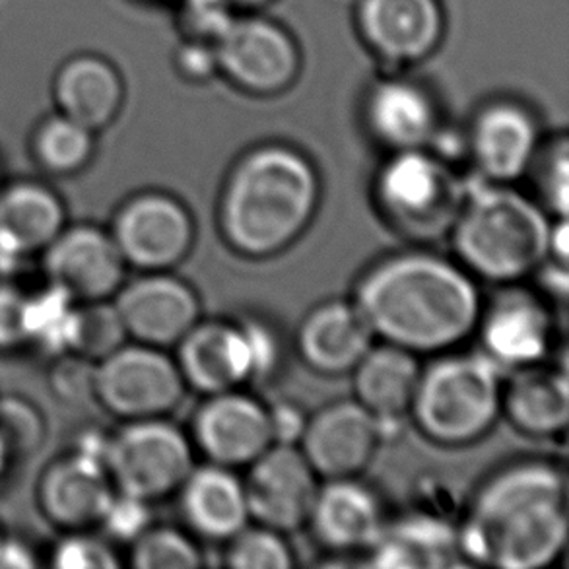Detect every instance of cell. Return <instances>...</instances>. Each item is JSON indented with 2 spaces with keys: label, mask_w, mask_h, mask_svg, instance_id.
<instances>
[{
  "label": "cell",
  "mask_w": 569,
  "mask_h": 569,
  "mask_svg": "<svg viewBox=\"0 0 569 569\" xmlns=\"http://www.w3.org/2000/svg\"><path fill=\"white\" fill-rule=\"evenodd\" d=\"M352 301L376 339L416 356L455 350L477 331L482 311L469 270L426 249L371 264Z\"/></svg>",
  "instance_id": "obj_1"
},
{
  "label": "cell",
  "mask_w": 569,
  "mask_h": 569,
  "mask_svg": "<svg viewBox=\"0 0 569 569\" xmlns=\"http://www.w3.org/2000/svg\"><path fill=\"white\" fill-rule=\"evenodd\" d=\"M568 527L566 470L545 459H525L478 486L457 535L470 566L545 569L566 552Z\"/></svg>",
  "instance_id": "obj_2"
},
{
  "label": "cell",
  "mask_w": 569,
  "mask_h": 569,
  "mask_svg": "<svg viewBox=\"0 0 569 569\" xmlns=\"http://www.w3.org/2000/svg\"><path fill=\"white\" fill-rule=\"evenodd\" d=\"M321 204V179L300 150L264 144L239 158L223 183L218 223L231 251L262 261L298 241Z\"/></svg>",
  "instance_id": "obj_3"
},
{
  "label": "cell",
  "mask_w": 569,
  "mask_h": 569,
  "mask_svg": "<svg viewBox=\"0 0 569 569\" xmlns=\"http://www.w3.org/2000/svg\"><path fill=\"white\" fill-rule=\"evenodd\" d=\"M550 214L503 183L470 186L449 238L462 269L493 284H517L550 257Z\"/></svg>",
  "instance_id": "obj_4"
},
{
  "label": "cell",
  "mask_w": 569,
  "mask_h": 569,
  "mask_svg": "<svg viewBox=\"0 0 569 569\" xmlns=\"http://www.w3.org/2000/svg\"><path fill=\"white\" fill-rule=\"evenodd\" d=\"M501 392L503 371L490 358L449 350L420 373L408 415L438 446H472L498 422Z\"/></svg>",
  "instance_id": "obj_5"
},
{
  "label": "cell",
  "mask_w": 569,
  "mask_h": 569,
  "mask_svg": "<svg viewBox=\"0 0 569 569\" xmlns=\"http://www.w3.org/2000/svg\"><path fill=\"white\" fill-rule=\"evenodd\" d=\"M470 183L430 148L392 152L379 170L373 199L387 226L416 243L449 238Z\"/></svg>",
  "instance_id": "obj_6"
},
{
  "label": "cell",
  "mask_w": 569,
  "mask_h": 569,
  "mask_svg": "<svg viewBox=\"0 0 569 569\" xmlns=\"http://www.w3.org/2000/svg\"><path fill=\"white\" fill-rule=\"evenodd\" d=\"M194 469V446L163 418L132 420L109 439L108 472L119 492L160 500L178 492Z\"/></svg>",
  "instance_id": "obj_7"
},
{
  "label": "cell",
  "mask_w": 569,
  "mask_h": 569,
  "mask_svg": "<svg viewBox=\"0 0 569 569\" xmlns=\"http://www.w3.org/2000/svg\"><path fill=\"white\" fill-rule=\"evenodd\" d=\"M186 389L178 363L162 348L121 347L96 368V395L113 415L129 420L170 415Z\"/></svg>",
  "instance_id": "obj_8"
},
{
  "label": "cell",
  "mask_w": 569,
  "mask_h": 569,
  "mask_svg": "<svg viewBox=\"0 0 569 569\" xmlns=\"http://www.w3.org/2000/svg\"><path fill=\"white\" fill-rule=\"evenodd\" d=\"M212 46L218 70L246 92H284L300 74V51L292 36L262 16H233Z\"/></svg>",
  "instance_id": "obj_9"
},
{
  "label": "cell",
  "mask_w": 569,
  "mask_h": 569,
  "mask_svg": "<svg viewBox=\"0 0 569 569\" xmlns=\"http://www.w3.org/2000/svg\"><path fill=\"white\" fill-rule=\"evenodd\" d=\"M194 220L168 192H144L117 214L116 239L124 262L147 272H168L187 259L194 243Z\"/></svg>",
  "instance_id": "obj_10"
},
{
  "label": "cell",
  "mask_w": 569,
  "mask_h": 569,
  "mask_svg": "<svg viewBox=\"0 0 569 569\" xmlns=\"http://www.w3.org/2000/svg\"><path fill=\"white\" fill-rule=\"evenodd\" d=\"M319 480L300 447L270 446L243 478L249 516L282 535L300 531L308 525Z\"/></svg>",
  "instance_id": "obj_11"
},
{
  "label": "cell",
  "mask_w": 569,
  "mask_h": 569,
  "mask_svg": "<svg viewBox=\"0 0 569 569\" xmlns=\"http://www.w3.org/2000/svg\"><path fill=\"white\" fill-rule=\"evenodd\" d=\"M475 332L480 337V352L506 373L547 360L555 342V319L537 293L506 284L480 311Z\"/></svg>",
  "instance_id": "obj_12"
},
{
  "label": "cell",
  "mask_w": 569,
  "mask_h": 569,
  "mask_svg": "<svg viewBox=\"0 0 569 569\" xmlns=\"http://www.w3.org/2000/svg\"><path fill=\"white\" fill-rule=\"evenodd\" d=\"M191 430L192 446L204 459L228 469L249 467L274 446L269 408L241 389L207 397Z\"/></svg>",
  "instance_id": "obj_13"
},
{
  "label": "cell",
  "mask_w": 569,
  "mask_h": 569,
  "mask_svg": "<svg viewBox=\"0 0 569 569\" xmlns=\"http://www.w3.org/2000/svg\"><path fill=\"white\" fill-rule=\"evenodd\" d=\"M381 439L378 420L358 400H337L308 418L298 447L317 477L337 480L360 477Z\"/></svg>",
  "instance_id": "obj_14"
},
{
  "label": "cell",
  "mask_w": 569,
  "mask_h": 569,
  "mask_svg": "<svg viewBox=\"0 0 569 569\" xmlns=\"http://www.w3.org/2000/svg\"><path fill=\"white\" fill-rule=\"evenodd\" d=\"M181 378L204 397L257 381L253 352L241 321H202L178 342Z\"/></svg>",
  "instance_id": "obj_15"
},
{
  "label": "cell",
  "mask_w": 569,
  "mask_h": 569,
  "mask_svg": "<svg viewBox=\"0 0 569 569\" xmlns=\"http://www.w3.org/2000/svg\"><path fill=\"white\" fill-rule=\"evenodd\" d=\"M127 335L139 345L178 347L200 321V300L191 286L168 272H148L119 293L116 303Z\"/></svg>",
  "instance_id": "obj_16"
},
{
  "label": "cell",
  "mask_w": 569,
  "mask_h": 569,
  "mask_svg": "<svg viewBox=\"0 0 569 569\" xmlns=\"http://www.w3.org/2000/svg\"><path fill=\"white\" fill-rule=\"evenodd\" d=\"M539 150V124L516 101L486 106L467 137V152L488 183H516L531 170Z\"/></svg>",
  "instance_id": "obj_17"
},
{
  "label": "cell",
  "mask_w": 569,
  "mask_h": 569,
  "mask_svg": "<svg viewBox=\"0 0 569 569\" xmlns=\"http://www.w3.org/2000/svg\"><path fill=\"white\" fill-rule=\"evenodd\" d=\"M385 523L383 501L360 477L325 480L308 519L317 542L332 555H366Z\"/></svg>",
  "instance_id": "obj_18"
},
{
  "label": "cell",
  "mask_w": 569,
  "mask_h": 569,
  "mask_svg": "<svg viewBox=\"0 0 569 569\" xmlns=\"http://www.w3.org/2000/svg\"><path fill=\"white\" fill-rule=\"evenodd\" d=\"M358 28L383 61L410 64L438 49L446 18L438 0H360Z\"/></svg>",
  "instance_id": "obj_19"
},
{
  "label": "cell",
  "mask_w": 569,
  "mask_h": 569,
  "mask_svg": "<svg viewBox=\"0 0 569 569\" xmlns=\"http://www.w3.org/2000/svg\"><path fill=\"white\" fill-rule=\"evenodd\" d=\"M124 264L113 236L86 226L59 233L47 253L53 286L72 300L98 301L111 296L123 282Z\"/></svg>",
  "instance_id": "obj_20"
},
{
  "label": "cell",
  "mask_w": 569,
  "mask_h": 569,
  "mask_svg": "<svg viewBox=\"0 0 569 569\" xmlns=\"http://www.w3.org/2000/svg\"><path fill=\"white\" fill-rule=\"evenodd\" d=\"M373 332L355 301H327L311 309L296 335V348L309 370L323 376L352 373L373 347Z\"/></svg>",
  "instance_id": "obj_21"
},
{
  "label": "cell",
  "mask_w": 569,
  "mask_h": 569,
  "mask_svg": "<svg viewBox=\"0 0 569 569\" xmlns=\"http://www.w3.org/2000/svg\"><path fill=\"white\" fill-rule=\"evenodd\" d=\"M366 566L381 569H451L462 560L457 527L443 517L412 511L387 519L376 545L366 552Z\"/></svg>",
  "instance_id": "obj_22"
},
{
  "label": "cell",
  "mask_w": 569,
  "mask_h": 569,
  "mask_svg": "<svg viewBox=\"0 0 569 569\" xmlns=\"http://www.w3.org/2000/svg\"><path fill=\"white\" fill-rule=\"evenodd\" d=\"M178 492L181 516L200 539L228 542L251 521L243 480L228 467L194 465Z\"/></svg>",
  "instance_id": "obj_23"
},
{
  "label": "cell",
  "mask_w": 569,
  "mask_h": 569,
  "mask_svg": "<svg viewBox=\"0 0 569 569\" xmlns=\"http://www.w3.org/2000/svg\"><path fill=\"white\" fill-rule=\"evenodd\" d=\"M371 134L391 152L430 148L439 132L436 103L423 88L402 78L379 82L366 103Z\"/></svg>",
  "instance_id": "obj_24"
},
{
  "label": "cell",
  "mask_w": 569,
  "mask_h": 569,
  "mask_svg": "<svg viewBox=\"0 0 569 569\" xmlns=\"http://www.w3.org/2000/svg\"><path fill=\"white\" fill-rule=\"evenodd\" d=\"M352 373L355 399L378 420L385 438L410 412L422 373L418 356L387 342L373 345Z\"/></svg>",
  "instance_id": "obj_25"
},
{
  "label": "cell",
  "mask_w": 569,
  "mask_h": 569,
  "mask_svg": "<svg viewBox=\"0 0 569 569\" xmlns=\"http://www.w3.org/2000/svg\"><path fill=\"white\" fill-rule=\"evenodd\" d=\"M54 101L61 116L100 131L123 106L124 86L111 62L98 54H77L54 77Z\"/></svg>",
  "instance_id": "obj_26"
},
{
  "label": "cell",
  "mask_w": 569,
  "mask_h": 569,
  "mask_svg": "<svg viewBox=\"0 0 569 569\" xmlns=\"http://www.w3.org/2000/svg\"><path fill=\"white\" fill-rule=\"evenodd\" d=\"M501 412L513 428L531 438H556L568 428L569 383L566 368L532 366L513 371L503 383Z\"/></svg>",
  "instance_id": "obj_27"
},
{
  "label": "cell",
  "mask_w": 569,
  "mask_h": 569,
  "mask_svg": "<svg viewBox=\"0 0 569 569\" xmlns=\"http://www.w3.org/2000/svg\"><path fill=\"white\" fill-rule=\"evenodd\" d=\"M111 500L108 467L78 453L49 470L41 488L47 516L62 527L100 521Z\"/></svg>",
  "instance_id": "obj_28"
},
{
  "label": "cell",
  "mask_w": 569,
  "mask_h": 569,
  "mask_svg": "<svg viewBox=\"0 0 569 569\" xmlns=\"http://www.w3.org/2000/svg\"><path fill=\"white\" fill-rule=\"evenodd\" d=\"M62 220L61 202L46 187L22 183L0 197V236L23 254L51 246Z\"/></svg>",
  "instance_id": "obj_29"
},
{
  "label": "cell",
  "mask_w": 569,
  "mask_h": 569,
  "mask_svg": "<svg viewBox=\"0 0 569 569\" xmlns=\"http://www.w3.org/2000/svg\"><path fill=\"white\" fill-rule=\"evenodd\" d=\"M72 298L61 288H49L36 298H26L23 335L51 355L69 350L70 329L74 319Z\"/></svg>",
  "instance_id": "obj_30"
},
{
  "label": "cell",
  "mask_w": 569,
  "mask_h": 569,
  "mask_svg": "<svg viewBox=\"0 0 569 569\" xmlns=\"http://www.w3.org/2000/svg\"><path fill=\"white\" fill-rule=\"evenodd\" d=\"M93 152V134L90 129L57 116L47 119L36 134V154L47 170L70 173L84 166Z\"/></svg>",
  "instance_id": "obj_31"
},
{
  "label": "cell",
  "mask_w": 569,
  "mask_h": 569,
  "mask_svg": "<svg viewBox=\"0 0 569 569\" xmlns=\"http://www.w3.org/2000/svg\"><path fill=\"white\" fill-rule=\"evenodd\" d=\"M127 339L123 319L116 306L90 301L86 308L74 309L70 329L69 350L82 358H108L123 347Z\"/></svg>",
  "instance_id": "obj_32"
},
{
  "label": "cell",
  "mask_w": 569,
  "mask_h": 569,
  "mask_svg": "<svg viewBox=\"0 0 569 569\" xmlns=\"http://www.w3.org/2000/svg\"><path fill=\"white\" fill-rule=\"evenodd\" d=\"M223 563L233 569H290L293 552L282 532L247 525L226 542Z\"/></svg>",
  "instance_id": "obj_33"
},
{
  "label": "cell",
  "mask_w": 569,
  "mask_h": 569,
  "mask_svg": "<svg viewBox=\"0 0 569 569\" xmlns=\"http://www.w3.org/2000/svg\"><path fill=\"white\" fill-rule=\"evenodd\" d=\"M132 566L139 569H194L202 566V552L186 532L171 527L148 529L134 540Z\"/></svg>",
  "instance_id": "obj_34"
},
{
  "label": "cell",
  "mask_w": 569,
  "mask_h": 569,
  "mask_svg": "<svg viewBox=\"0 0 569 569\" xmlns=\"http://www.w3.org/2000/svg\"><path fill=\"white\" fill-rule=\"evenodd\" d=\"M568 139L552 142L545 150H539L531 168H537L539 173V200L548 214L555 218L568 216L569 199V160Z\"/></svg>",
  "instance_id": "obj_35"
},
{
  "label": "cell",
  "mask_w": 569,
  "mask_h": 569,
  "mask_svg": "<svg viewBox=\"0 0 569 569\" xmlns=\"http://www.w3.org/2000/svg\"><path fill=\"white\" fill-rule=\"evenodd\" d=\"M43 436V423L38 412L23 400H0V439L7 446L10 459L30 455L38 449Z\"/></svg>",
  "instance_id": "obj_36"
},
{
  "label": "cell",
  "mask_w": 569,
  "mask_h": 569,
  "mask_svg": "<svg viewBox=\"0 0 569 569\" xmlns=\"http://www.w3.org/2000/svg\"><path fill=\"white\" fill-rule=\"evenodd\" d=\"M148 503L150 501L119 492V496H113V500L109 501L108 509L103 511L100 521L106 525V529L113 539L134 542L142 532L150 529L152 513Z\"/></svg>",
  "instance_id": "obj_37"
},
{
  "label": "cell",
  "mask_w": 569,
  "mask_h": 569,
  "mask_svg": "<svg viewBox=\"0 0 569 569\" xmlns=\"http://www.w3.org/2000/svg\"><path fill=\"white\" fill-rule=\"evenodd\" d=\"M249 339V347L253 352L257 381L272 378L282 363V340L274 331V327L261 317H241L239 319Z\"/></svg>",
  "instance_id": "obj_38"
},
{
  "label": "cell",
  "mask_w": 569,
  "mask_h": 569,
  "mask_svg": "<svg viewBox=\"0 0 569 569\" xmlns=\"http://www.w3.org/2000/svg\"><path fill=\"white\" fill-rule=\"evenodd\" d=\"M53 566L61 569H108L116 568L117 560L101 542L72 537L57 548Z\"/></svg>",
  "instance_id": "obj_39"
},
{
  "label": "cell",
  "mask_w": 569,
  "mask_h": 569,
  "mask_svg": "<svg viewBox=\"0 0 569 569\" xmlns=\"http://www.w3.org/2000/svg\"><path fill=\"white\" fill-rule=\"evenodd\" d=\"M53 389L67 400H84L96 392V368L88 358H67L53 371Z\"/></svg>",
  "instance_id": "obj_40"
},
{
  "label": "cell",
  "mask_w": 569,
  "mask_h": 569,
  "mask_svg": "<svg viewBox=\"0 0 569 569\" xmlns=\"http://www.w3.org/2000/svg\"><path fill=\"white\" fill-rule=\"evenodd\" d=\"M26 298L14 288H0V348L16 347L23 335Z\"/></svg>",
  "instance_id": "obj_41"
},
{
  "label": "cell",
  "mask_w": 569,
  "mask_h": 569,
  "mask_svg": "<svg viewBox=\"0 0 569 569\" xmlns=\"http://www.w3.org/2000/svg\"><path fill=\"white\" fill-rule=\"evenodd\" d=\"M178 64L181 74H186L191 80L212 77L218 70L214 46L202 39H189L186 46L179 49Z\"/></svg>",
  "instance_id": "obj_42"
},
{
  "label": "cell",
  "mask_w": 569,
  "mask_h": 569,
  "mask_svg": "<svg viewBox=\"0 0 569 569\" xmlns=\"http://www.w3.org/2000/svg\"><path fill=\"white\" fill-rule=\"evenodd\" d=\"M269 416L274 443H280V446H298L300 443L306 423H308V416L303 415V410L290 402H282V405L269 408Z\"/></svg>",
  "instance_id": "obj_43"
},
{
  "label": "cell",
  "mask_w": 569,
  "mask_h": 569,
  "mask_svg": "<svg viewBox=\"0 0 569 569\" xmlns=\"http://www.w3.org/2000/svg\"><path fill=\"white\" fill-rule=\"evenodd\" d=\"M33 566L36 560L28 548L12 540H0V569H30Z\"/></svg>",
  "instance_id": "obj_44"
},
{
  "label": "cell",
  "mask_w": 569,
  "mask_h": 569,
  "mask_svg": "<svg viewBox=\"0 0 569 569\" xmlns=\"http://www.w3.org/2000/svg\"><path fill=\"white\" fill-rule=\"evenodd\" d=\"M231 8H247V10H253V8H261L264 4H269L272 0H226Z\"/></svg>",
  "instance_id": "obj_45"
},
{
  "label": "cell",
  "mask_w": 569,
  "mask_h": 569,
  "mask_svg": "<svg viewBox=\"0 0 569 569\" xmlns=\"http://www.w3.org/2000/svg\"><path fill=\"white\" fill-rule=\"evenodd\" d=\"M8 461H10V455H8L7 446H4L2 439H0V477H2V472L7 470Z\"/></svg>",
  "instance_id": "obj_46"
}]
</instances>
